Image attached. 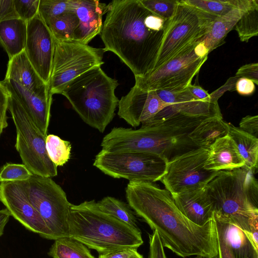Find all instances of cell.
<instances>
[{
	"label": "cell",
	"mask_w": 258,
	"mask_h": 258,
	"mask_svg": "<svg viewBox=\"0 0 258 258\" xmlns=\"http://www.w3.org/2000/svg\"><path fill=\"white\" fill-rule=\"evenodd\" d=\"M125 197L136 214L158 232L164 247L182 257L218 258L214 217L203 226L194 224L179 210L169 191L151 182L129 181Z\"/></svg>",
	"instance_id": "cell-1"
},
{
	"label": "cell",
	"mask_w": 258,
	"mask_h": 258,
	"mask_svg": "<svg viewBox=\"0 0 258 258\" xmlns=\"http://www.w3.org/2000/svg\"><path fill=\"white\" fill-rule=\"evenodd\" d=\"M100 36L105 52L115 54L142 77L153 71L170 19L160 17L140 0H114L108 4Z\"/></svg>",
	"instance_id": "cell-2"
},
{
	"label": "cell",
	"mask_w": 258,
	"mask_h": 258,
	"mask_svg": "<svg viewBox=\"0 0 258 258\" xmlns=\"http://www.w3.org/2000/svg\"><path fill=\"white\" fill-rule=\"evenodd\" d=\"M69 237L99 254L122 248L138 249L143 243L140 229L101 211L94 200L71 204Z\"/></svg>",
	"instance_id": "cell-3"
},
{
	"label": "cell",
	"mask_w": 258,
	"mask_h": 258,
	"mask_svg": "<svg viewBox=\"0 0 258 258\" xmlns=\"http://www.w3.org/2000/svg\"><path fill=\"white\" fill-rule=\"evenodd\" d=\"M246 166L222 170L207 185L214 214L230 220L247 235L258 219V183Z\"/></svg>",
	"instance_id": "cell-4"
},
{
	"label": "cell",
	"mask_w": 258,
	"mask_h": 258,
	"mask_svg": "<svg viewBox=\"0 0 258 258\" xmlns=\"http://www.w3.org/2000/svg\"><path fill=\"white\" fill-rule=\"evenodd\" d=\"M118 85L101 67H96L71 81L61 94L86 124L103 133L115 115Z\"/></svg>",
	"instance_id": "cell-5"
},
{
	"label": "cell",
	"mask_w": 258,
	"mask_h": 258,
	"mask_svg": "<svg viewBox=\"0 0 258 258\" xmlns=\"http://www.w3.org/2000/svg\"><path fill=\"white\" fill-rule=\"evenodd\" d=\"M206 117L172 113L131 130L126 142L132 151L154 153L170 161L174 157L198 148L189 134Z\"/></svg>",
	"instance_id": "cell-6"
},
{
	"label": "cell",
	"mask_w": 258,
	"mask_h": 258,
	"mask_svg": "<svg viewBox=\"0 0 258 258\" xmlns=\"http://www.w3.org/2000/svg\"><path fill=\"white\" fill-rule=\"evenodd\" d=\"M10 92L8 110L16 128L15 148L23 164L33 175L49 178L56 176L57 167L47 155L46 136L37 127L16 96Z\"/></svg>",
	"instance_id": "cell-7"
},
{
	"label": "cell",
	"mask_w": 258,
	"mask_h": 258,
	"mask_svg": "<svg viewBox=\"0 0 258 258\" xmlns=\"http://www.w3.org/2000/svg\"><path fill=\"white\" fill-rule=\"evenodd\" d=\"M208 54L203 42L192 43L145 76L135 77V85L146 91L185 88L191 84Z\"/></svg>",
	"instance_id": "cell-8"
},
{
	"label": "cell",
	"mask_w": 258,
	"mask_h": 258,
	"mask_svg": "<svg viewBox=\"0 0 258 258\" xmlns=\"http://www.w3.org/2000/svg\"><path fill=\"white\" fill-rule=\"evenodd\" d=\"M216 17L178 0L153 70L188 45L200 41L209 32Z\"/></svg>",
	"instance_id": "cell-9"
},
{
	"label": "cell",
	"mask_w": 258,
	"mask_h": 258,
	"mask_svg": "<svg viewBox=\"0 0 258 258\" xmlns=\"http://www.w3.org/2000/svg\"><path fill=\"white\" fill-rule=\"evenodd\" d=\"M168 161L161 156L142 152H108L101 150L93 165L106 175L129 181L154 183L167 172Z\"/></svg>",
	"instance_id": "cell-10"
},
{
	"label": "cell",
	"mask_w": 258,
	"mask_h": 258,
	"mask_svg": "<svg viewBox=\"0 0 258 258\" xmlns=\"http://www.w3.org/2000/svg\"><path fill=\"white\" fill-rule=\"evenodd\" d=\"M103 48H97L76 41L54 39V49L50 80L49 94H60L73 80L90 69L101 67Z\"/></svg>",
	"instance_id": "cell-11"
},
{
	"label": "cell",
	"mask_w": 258,
	"mask_h": 258,
	"mask_svg": "<svg viewBox=\"0 0 258 258\" xmlns=\"http://www.w3.org/2000/svg\"><path fill=\"white\" fill-rule=\"evenodd\" d=\"M25 183L29 200L45 223L51 240L69 237L72 204L63 189L51 178L33 174Z\"/></svg>",
	"instance_id": "cell-12"
},
{
	"label": "cell",
	"mask_w": 258,
	"mask_h": 258,
	"mask_svg": "<svg viewBox=\"0 0 258 258\" xmlns=\"http://www.w3.org/2000/svg\"><path fill=\"white\" fill-rule=\"evenodd\" d=\"M209 149L197 148L168 161L167 172L160 181L171 195L207 185L219 172L204 166Z\"/></svg>",
	"instance_id": "cell-13"
},
{
	"label": "cell",
	"mask_w": 258,
	"mask_h": 258,
	"mask_svg": "<svg viewBox=\"0 0 258 258\" xmlns=\"http://www.w3.org/2000/svg\"><path fill=\"white\" fill-rule=\"evenodd\" d=\"M0 201L11 215L27 229L51 240L45 223L29 200L25 181L1 182Z\"/></svg>",
	"instance_id": "cell-14"
},
{
	"label": "cell",
	"mask_w": 258,
	"mask_h": 258,
	"mask_svg": "<svg viewBox=\"0 0 258 258\" xmlns=\"http://www.w3.org/2000/svg\"><path fill=\"white\" fill-rule=\"evenodd\" d=\"M24 51L34 69L48 85L54 49V38L39 14L27 22Z\"/></svg>",
	"instance_id": "cell-15"
},
{
	"label": "cell",
	"mask_w": 258,
	"mask_h": 258,
	"mask_svg": "<svg viewBox=\"0 0 258 258\" xmlns=\"http://www.w3.org/2000/svg\"><path fill=\"white\" fill-rule=\"evenodd\" d=\"M169 105L158 97L155 91H146L134 85L118 101V116L136 127L153 119Z\"/></svg>",
	"instance_id": "cell-16"
},
{
	"label": "cell",
	"mask_w": 258,
	"mask_h": 258,
	"mask_svg": "<svg viewBox=\"0 0 258 258\" xmlns=\"http://www.w3.org/2000/svg\"><path fill=\"white\" fill-rule=\"evenodd\" d=\"M3 81L22 104L37 127L47 136L52 96L49 93L48 86L33 92L12 80L5 79Z\"/></svg>",
	"instance_id": "cell-17"
},
{
	"label": "cell",
	"mask_w": 258,
	"mask_h": 258,
	"mask_svg": "<svg viewBox=\"0 0 258 258\" xmlns=\"http://www.w3.org/2000/svg\"><path fill=\"white\" fill-rule=\"evenodd\" d=\"M74 11L79 23L74 41L88 44L100 34L103 16L107 13L108 4L96 0H72Z\"/></svg>",
	"instance_id": "cell-18"
},
{
	"label": "cell",
	"mask_w": 258,
	"mask_h": 258,
	"mask_svg": "<svg viewBox=\"0 0 258 258\" xmlns=\"http://www.w3.org/2000/svg\"><path fill=\"white\" fill-rule=\"evenodd\" d=\"M207 185L171 195L179 210L191 222L200 226L208 223L214 215V205Z\"/></svg>",
	"instance_id": "cell-19"
},
{
	"label": "cell",
	"mask_w": 258,
	"mask_h": 258,
	"mask_svg": "<svg viewBox=\"0 0 258 258\" xmlns=\"http://www.w3.org/2000/svg\"><path fill=\"white\" fill-rule=\"evenodd\" d=\"M256 0H236L235 8L226 14L217 17L207 34L200 40L204 43L209 53L224 42L227 34L233 29L243 13Z\"/></svg>",
	"instance_id": "cell-20"
},
{
	"label": "cell",
	"mask_w": 258,
	"mask_h": 258,
	"mask_svg": "<svg viewBox=\"0 0 258 258\" xmlns=\"http://www.w3.org/2000/svg\"><path fill=\"white\" fill-rule=\"evenodd\" d=\"M245 161L237 147L228 135L217 140L210 147L204 167L209 170L220 171L240 168Z\"/></svg>",
	"instance_id": "cell-21"
},
{
	"label": "cell",
	"mask_w": 258,
	"mask_h": 258,
	"mask_svg": "<svg viewBox=\"0 0 258 258\" xmlns=\"http://www.w3.org/2000/svg\"><path fill=\"white\" fill-rule=\"evenodd\" d=\"M216 230L230 248L234 258H258V249L246 234L229 220L214 214Z\"/></svg>",
	"instance_id": "cell-22"
},
{
	"label": "cell",
	"mask_w": 258,
	"mask_h": 258,
	"mask_svg": "<svg viewBox=\"0 0 258 258\" xmlns=\"http://www.w3.org/2000/svg\"><path fill=\"white\" fill-rule=\"evenodd\" d=\"M5 79L12 80L33 92L47 85L34 69L24 51L9 59Z\"/></svg>",
	"instance_id": "cell-23"
},
{
	"label": "cell",
	"mask_w": 258,
	"mask_h": 258,
	"mask_svg": "<svg viewBox=\"0 0 258 258\" xmlns=\"http://www.w3.org/2000/svg\"><path fill=\"white\" fill-rule=\"evenodd\" d=\"M27 35V22L20 18L0 22V43L9 59L24 51Z\"/></svg>",
	"instance_id": "cell-24"
},
{
	"label": "cell",
	"mask_w": 258,
	"mask_h": 258,
	"mask_svg": "<svg viewBox=\"0 0 258 258\" xmlns=\"http://www.w3.org/2000/svg\"><path fill=\"white\" fill-rule=\"evenodd\" d=\"M229 123L222 116H213L204 119L188 135L198 148L209 149L218 139L229 134Z\"/></svg>",
	"instance_id": "cell-25"
},
{
	"label": "cell",
	"mask_w": 258,
	"mask_h": 258,
	"mask_svg": "<svg viewBox=\"0 0 258 258\" xmlns=\"http://www.w3.org/2000/svg\"><path fill=\"white\" fill-rule=\"evenodd\" d=\"M228 135L235 142L245 161V166L257 173L258 167V139L229 123Z\"/></svg>",
	"instance_id": "cell-26"
},
{
	"label": "cell",
	"mask_w": 258,
	"mask_h": 258,
	"mask_svg": "<svg viewBox=\"0 0 258 258\" xmlns=\"http://www.w3.org/2000/svg\"><path fill=\"white\" fill-rule=\"evenodd\" d=\"M48 254L52 258H96L86 245L70 237L54 240Z\"/></svg>",
	"instance_id": "cell-27"
},
{
	"label": "cell",
	"mask_w": 258,
	"mask_h": 258,
	"mask_svg": "<svg viewBox=\"0 0 258 258\" xmlns=\"http://www.w3.org/2000/svg\"><path fill=\"white\" fill-rule=\"evenodd\" d=\"M79 20L74 10L52 18L45 24L54 38L61 41H73Z\"/></svg>",
	"instance_id": "cell-28"
},
{
	"label": "cell",
	"mask_w": 258,
	"mask_h": 258,
	"mask_svg": "<svg viewBox=\"0 0 258 258\" xmlns=\"http://www.w3.org/2000/svg\"><path fill=\"white\" fill-rule=\"evenodd\" d=\"M97 204L103 212L132 227L139 229L134 212L125 203L115 198L107 196L97 202Z\"/></svg>",
	"instance_id": "cell-29"
},
{
	"label": "cell",
	"mask_w": 258,
	"mask_h": 258,
	"mask_svg": "<svg viewBox=\"0 0 258 258\" xmlns=\"http://www.w3.org/2000/svg\"><path fill=\"white\" fill-rule=\"evenodd\" d=\"M45 148L48 157L56 167L64 165L70 159L72 149L71 143L56 135H47Z\"/></svg>",
	"instance_id": "cell-30"
},
{
	"label": "cell",
	"mask_w": 258,
	"mask_h": 258,
	"mask_svg": "<svg viewBox=\"0 0 258 258\" xmlns=\"http://www.w3.org/2000/svg\"><path fill=\"white\" fill-rule=\"evenodd\" d=\"M242 42L258 35V0L242 15L234 28Z\"/></svg>",
	"instance_id": "cell-31"
},
{
	"label": "cell",
	"mask_w": 258,
	"mask_h": 258,
	"mask_svg": "<svg viewBox=\"0 0 258 258\" xmlns=\"http://www.w3.org/2000/svg\"><path fill=\"white\" fill-rule=\"evenodd\" d=\"M73 10L72 0H40L38 14L46 23L52 18Z\"/></svg>",
	"instance_id": "cell-32"
},
{
	"label": "cell",
	"mask_w": 258,
	"mask_h": 258,
	"mask_svg": "<svg viewBox=\"0 0 258 258\" xmlns=\"http://www.w3.org/2000/svg\"><path fill=\"white\" fill-rule=\"evenodd\" d=\"M182 1L216 17L222 16L234 8L229 0H182Z\"/></svg>",
	"instance_id": "cell-33"
},
{
	"label": "cell",
	"mask_w": 258,
	"mask_h": 258,
	"mask_svg": "<svg viewBox=\"0 0 258 258\" xmlns=\"http://www.w3.org/2000/svg\"><path fill=\"white\" fill-rule=\"evenodd\" d=\"M32 175L23 164L7 163L0 170V182L26 181Z\"/></svg>",
	"instance_id": "cell-34"
},
{
	"label": "cell",
	"mask_w": 258,
	"mask_h": 258,
	"mask_svg": "<svg viewBox=\"0 0 258 258\" xmlns=\"http://www.w3.org/2000/svg\"><path fill=\"white\" fill-rule=\"evenodd\" d=\"M148 10L158 16L170 19L175 12L178 0H140Z\"/></svg>",
	"instance_id": "cell-35"
},
{
	"label": "cell",
	"mask_w": 258,
	"mask_h": 258,
	"mask_svg": "<svg viewBox=\"0 0 258 258\" xmlns=\"http://www.w3.org/2000/svg\"><path fill=\"white\" fill-rule=\"evenodd\" d=\"M40 0H14L15 11L20 19L28 22L38 14Z\"/></svg>",
	"instance_id": "cell-36"
},
{
	"label": "cell",
	"mask_w": 258,
	"mask_h": 258,
	"mask_svg": "<svg viewBox=\"0 0 258 258\" xmlns=\"http://www.w3.org/2000/svg\"><path fill=\"white\" fill-rule=\"evenodd\" d=\"M10 96L9 90L3 81H0V135L8 125L7 111L8 109Z\"/></svg>",
	"instance_id": "cell-37"
},
{
	"label": "cell",
	"mask_w": 258,
	"mask_h": 258,
	"mask_svg": "<svg viewBox=\"0 0 258 258\" xmlns=\"http://www.w3.org/2000/svg\"><path fill=\"white\" fill-rule=\"evenodd\" d=\"M149 236V258H167L165 254L162 240L156 230Z\"/></svg>",
	"instance_id": "cell-38"
},
{
	"label": "cell",
	"mask_w": 258,
	"mask_h": 258,
	"mask_svg": "<svg viewBox=\"0 0 258 258\" xmlns=\"http://www.w3.org/2000/svg\"><path fill=\"white\" fill-rule=\"evenodd\" d=\"M98 258H144L134 248H122L99 254Z\"/></svg>",
	"instance_id": "cell-39"
},
{
	"label": "cell",
	"mask_w": 258,
	"mask_h": 258,
	"mask_svg": "<svg viewBox=\"0 0 258 258\" xmlns=\"http://www.w3.org/2000/svg\"><path fill=\"white\" fill-rule=\"evenodd\" d=\"M235 76L240 78L251 80L255 85H258V63H250L244 64L238 69Z\"/></svg>",
	"instance_id": "cell-40"
},
{
	"label": "cell",
	"mask_w": 258,
	"mask_h": 258,
	"mask_svg": "<svg viewBox=\"0 0 258 258\" xmlns=\"http://www.w3.org/2000/svg\"><path fill=\"white\" fill-rule=\"evenodd\" d=\"M19 18L14 7V0H0V22Z\"/></svg>",
	"instance_id": "cell-41"
},
{
	"label": "cell",
	"mask_w": 258,
	"mask_h": 258,
	"mask_svg": "<svg viewBox=\"0 0 258 258\" xmlns=\"http://www.w3.org/2000/svg\"><path fill=\"white\" fill-rule=\"evenodd\" d=\"M239 128L257 138L258 116L247 115L239 122Z\"/></svg>",
	"instance_id": "cell-42"
},
{
	"label": "cell",
	"mask_w": 258,
	"mask_h": 258,
	"mask_svg": "<svg viewBox=\"0 0 258 258\" xmlns=\"http://www.w3.org/2000/svg\"><path fill=\"white\" fill-rule=\"evenodd\" d=\"M238 78L236 76L230 78L222 86L211 93L210 94V102L213 103H218V100L224 92L227 91L235 90V84Z\"/></svg>",
	"instance_id": "cell-43"
},
{
	"label": "cell",
	"mask_w": 258,
	"mask_h": 258,
	"mask_svg": "<svg viewBox=\"0 0 258 258\" xmlns=\"http://www.w3.org/2000/svg\"><path fill=\"white\" fill-rule=\"evenodd\" d=\"M255 90L254 83L249 79L240 78L236 82L235 90L241 95H251L254 92Z\"/></svg>",
	"instance_id": "cell-44"
},
{
	"label": "cell",
	"mask_w": 258,
	"mask_h": 258,
	"mask_svg": "<svg viewBox=\"0 0 258 258\" xmlns=\"http://www.w3.org/2000/svg\"><path fill=\"white\" fill-rule=\"evenodd\" d=\"M216 232L218 250V258H234L230 248L225 242L220 233L217 230Z\"/></svg>",
	"instance_id": "cell-45"
},
{
	"label": "cell",
	"mask_w": 258,
	"mask_h": 258,
	"mask_svg": "<svg viewBox=\"0 0 258 258\" xmlns=\"http://www.w3.org/2000/svg\"><path fill=\"white\" fill-rule=\"evenodd\" d=\"M187 88L190 93L198 100L211 102L210 94L208 91L205 90L201 87L198 85H193L191 84Z\"/></svg>",
	"instance_id": "cell-46"
},
{
	"label": "cell",
	"mask_w": 258,
	"mask_h": 258,
	"mask_svg": "<svg viewBox=\"0 0 258 258\" xmlns=\"http://www.w3.org/2000/svg\"><path fill=\"white\" fill-rule=\"evenodd\" d=\"M11 216L7 209L0 210V237L3 234L5 226Z\"/></svg>",
	"instance_id": "cell-47"
},
{
	"label": "cell",
	"mask_w": 258,
	"mask_h": 258,
	"mask_svg": "<svg viewBox=\"0 0 258 258\" xmlns=\"http://www.w3.org/2000/svg\"><path fill=\"white\" fill-rule=\"evenodd\" d=\"M195 258H201V257H199V256H198V257H195Z\"/></svg>",
	"instance_id": "cell-48"
}]
</instances>
